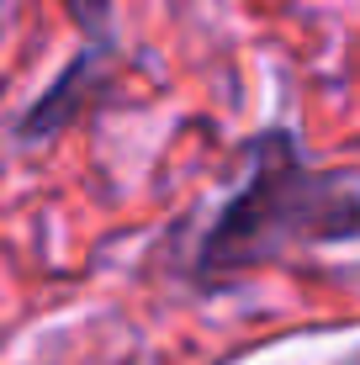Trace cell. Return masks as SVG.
<instances>
[{
  "mask_svg": "<svg viewBox=\"0 0 360 365\" xmlns=\"http://www.w3.org/2000/svg\"><path fill=\"white\" fill-rule=\"evenodd\" d=\"M64 6L74 11V21H80L85 32H101V27H106V11H111V0H64Z\"/></svg>",
  "mask_w": 360,
  "mask_h": 365,
  "instance_id": "3",
  "label": "cell"
},
{
  "mask_svg": "<svg viewBox=\"0 0 360 365\" xmlns=\"http://www.w3.org/2000/svg\"><path fill=\"white\" fill-rule=\"evenodd\" d=\"M91 74H96V58H80V64H74V69L64 74V80H58L53 91H48V96L27 111V122H21V138L32 143V138H48V133H58V128H64V122H69V111L80 106V85L91 91Z\"/></svg>",
  "mask_w": 360,
  "mask_h": 365,
  "instance_id": "2",
  "label": "cell"
},
{
  "mask_svg": "<svg viewBox=\"0 0 360 365\" xmlns=\"http://www.w3.org/2000/svg\"><path fill=\"white\" fill-rule=\"evenodd\" d=\"M360 233V180L355 175H313L297 159L287 133L254 143V175L222 207L202 238V275H233L265 265L297 244H329Z\"/></svg>",
  "mask_w": 360,
  "mask_h": 365,
  "instance_id": "1",
  "label": "cell"
}]
</instances>
